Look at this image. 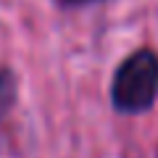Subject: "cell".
Returning a JSON list of instances; mask_svg holds the SVG:
<instances>
[{
    "label": "cell",
    "mask_w": 158,
    "mask_h": 158,
    "mask_svg": "<svg viewBox=\"0 0 158 158\" xmlns=\"http://www.w3.org/2000/svg\"><path fill=\"white\" fill-rule=\"evenodd\" d=\"M158 100V53L140 48L118 63L111 82V103L118 113H145Z\"/></svg>",
    "instance_id": "obj_1"
},
{
    "label": "cell",
    "mask_w": 158,
    "mask_h": 158,
    "mask_svg": "<svg viewBox=\"0 0 158 158\" xmlns=\"http://www.w3.org/2000/svg\"><path fill=\"white\" fill-rule=\"evenodd\" d=\"M16 103V74L11 69H0V118Z\"/></svg>",
    "instance_id": "obj_2"
},
{
    "label": "cell",
    "mask_w": 158,
    "mask_h": 158,
    "mask_svg": "<svg viewBox=\"0 0 158 158\" xmlns=\"http://www.w3.org/2000/svg\"><path fill=\"white\" fill-rule=\"evenodd\" d=\"M66 6H79V3H87V0H63Z\"/></svg>",
    "instance_id": "obj_3"
}]
</instances>
